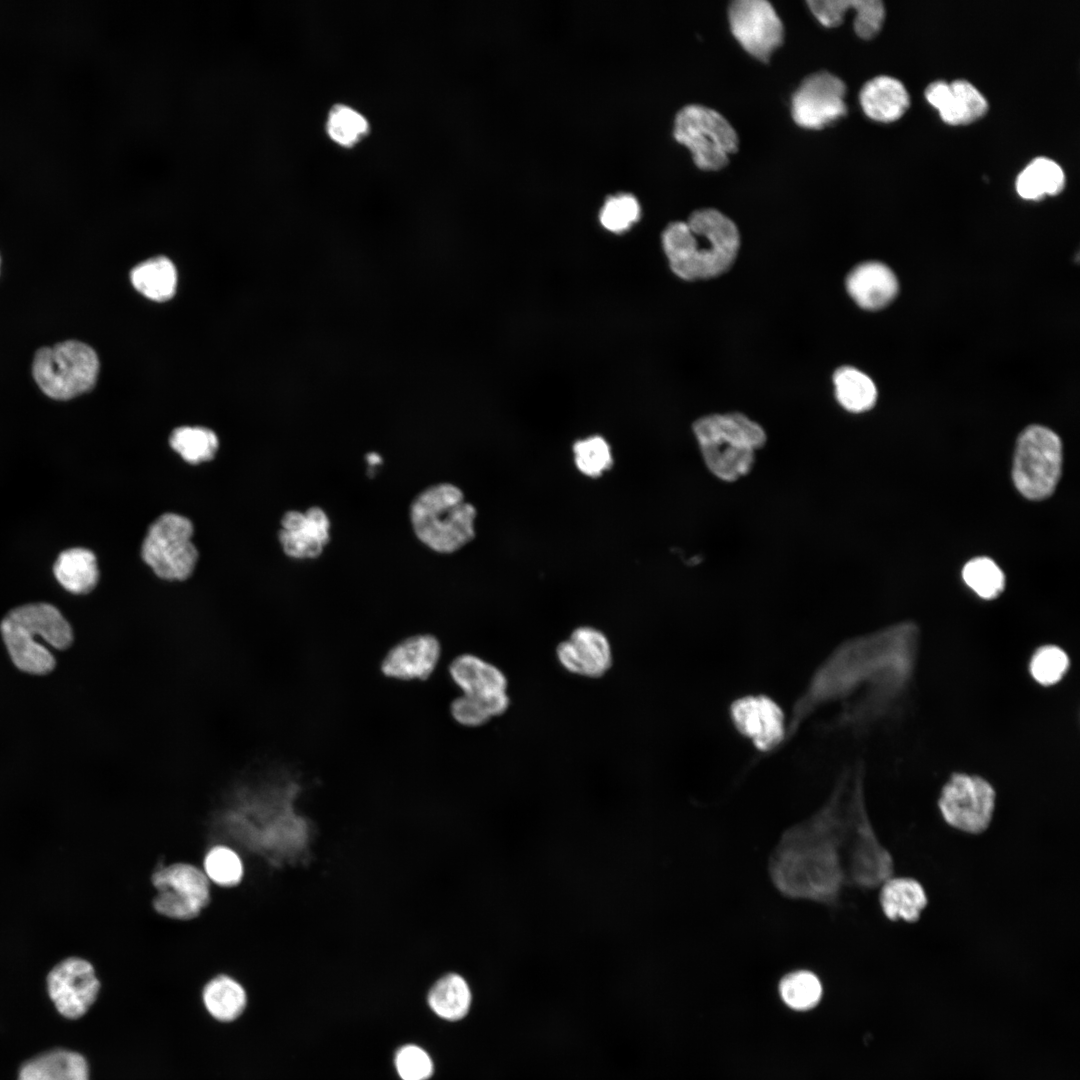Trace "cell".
Segmentation results:
<instances>
[{
    "mask_svg": "<svg viewBox=\"0 0 1080 1080\" xmlns=\"http://www.w3.org/2000/svg\"><path fill=\"white\" fill-rule=\"evenodd\" d=\"M783 837L772 874L791 897L833 900L843 883L858 885L879 873L889 851L877 838L864 798V770L845 768L826 804Z\"/></svg>",
    "mask_w": 1080,
    "mask_h": 1080,
    "instance_id": "obj_1",
    "label": "cell"
},
{
    "mask_svg": "<svg viewBox=\"0 0 1080 1080\" xmlns=\"http://www.w3.org/2000/svg\"><path fill=\"white\" fill-rule=\"evenodd\" d=\"M919 630L897 623L848 639L817 666L788 717V741L814 715L834 707L831 727L858 728L884 715L908 687Z\"/></svg>",
    "mask_w": 1080,
    "mask_h": 1080,
    "instance_id": "obj_2",
    "label": "cell"
},
{
    "mask_svg": "<svg viewBox=\"0 0 1080 1080\" xmlns=\"http://www.w3.org/2000/svg\"><path fill=\"white\" fill-rule=\"evenodd\" d=\"M662 244L675 275L688 281L705 280L723 274L733 265L740 234L728 216L703 208L691 213L687 222L668 224Z\"/></svg>",
    "mask_w": 1080,
    "mask_h": 1080,
    "instance_id": "obj_3",
    "label": "cell"
},
{
    "mask_svg": "<svg viewBox=\"0 0 1080 1080\" xmlns=\"http://www.w3.org/2000/svg\"><path fill=\"white\" fill-rule=\"evenodd\" d=\"M1 635L14 665L23 672L42 675L55 667V659L45 644L66 649L73 631L58 608L36 602L10 610L0 624Z\"/></svg>",
    "mask_w": 1080,
    "mask_h": 1080,
    "instance_id": "obj_4",
    "label": "cell"
},
{
    "mask_svg": "<svg viewBox=\"0 0 1080 1080\" xmlns=\"http://www.w3.org/2000/svg\"><path fill=\"white\" fill-rule=\"evenodd\" d=\"M692 429L707 469L725 482L746 476L767 442L763 427L740 412L702 416Z\"/></svg>",
    "mask_w": 1080,
    "mask_h": 1080,
    "instance_id": "obj_5",
    "label": "cell"
},
{
    "mask_svg": "<svg viewBox=\"0 0 1080 1080\" xmlns=\"http://www.w3.org/2000/svg\"><path fill=\"white\" fill-rule=\"evenodd\" d=\"M475 507L447 482L424 488L411 501L409 518L415 536L431 550L450 554L475 537Z\"/></svg>",
    "mask_w": 1080,
    "mask_h": 1080,
    "instance_id": "obj_6",
    "label": "cell"
},
{
    "mask_svg": "<svg viewBox=\"0 0 1080 1080\" xmlns=\"http://www.w3.org/2000/svg\"><path fill=\"white\" fill-rule=\"evenodd\" d=\"M98 371L96 352L76 340L39 349L32 364L39 388L56 400H69L91 390Z\"/></svg>",
    "mask_w": 1080,
    "mask_h": 1080,
    "instance_id": "obj_7",
    "label": "cell"
},
{
    "mask_svg": "<svg viewBox=\"0 0 1080 1080\" xmlns=\"http://www.w3.org/2000/svg\"><path fill=\"white\" fill-rule=\"evenodd\" d=\"M1060 437L1042 425H1030L1018 436L1012 465V480L1025 498L1040 501L1050 497L1062 472Z\"/></svg>",
    "mask_w": 1080,
    "mask_h": 1080,
    "instance_id": "obj_8",
    "label": "cell"
},
{
    "mask_svg": "<svg viewBox=\"0 0 1080 1080\" xmlns=\"http://www.w3.org/2000/svg\"><path fill=\"white\" fill-rule=\"evenodd\" d=\"M673 135L689 149L695 165L705 171L726 166L739 144L736 131L725 117L698 104L686 105L677 112Z\"/></svg>",
    "mask_w": 1080,
    "mask_h": 1080,
    "instance_id": "obj_9",
    "label": "cell"
},
{
    "mask_svg": "<svg viewBox=\"0 0 1080 1080\" xmlns=\"http://www.w3.org/2000/svg\"><path fill=\"white\" fill-rule=\"evenodd\" d=\"M192 536L193 525L188 518L165 513L150 525L141 547L142 559L161 579L186 580L198 560Z\"/></svg>",
    "mask_w": 1080,
    "mask_h": 1080,
    "instance_id": "obj_10",
    "label": "cell"
},
{
    "mask_svg": "<svg viewBox=\"0 0 1080 1080\" xmlns=\"http://www.w3.org/2000/svg\"><path fill=\"white\" fill-rule=\"evenodd\" d=\"M156 890L154 911L171 920L197 918L211 899V882L203 870L193 864L176 862L156 869L151 875Z\"/></svg>",
    "mask_w": 1080,
    "mask_h": 1080,
    "instance_id": "obj_11",
    "label": "cell"
},
{
    "mask_svg": "<svg viewBox=\"0 0 1080 1080\" xmlns=\"http://www.w3.org/2000/svg\"><path fill=\"white\" fill-rule=\"evenodd\" d=\"M995 801V790L987 780L956 773L943 786L938 808L947 825L963 833L978 835L990 826Z\"/></svg>",
    "mask_w": 1080,
    "mask_h": 1080,
    "instance_id": "obj_12",
    "label": "cell"
},
{
    "mask_svg": "<svg viewBox=\"0 0 1080 1080\" xmlns=\"http://www.w3.org/2000/svg\"><path fill=\"white\" fill-rule=\"evenodd\" d=\"M728 716L735 730L760 753L775 752L788 742V718L770 696L748 694L734 699Z\"/></svg>",
    "mask_w": 1080,
    "mask_h": 1080,
    "instance_id": "obj_13",
    "label": "cell"
},
{
    "mask_svg": "<svg viewBox=\"0 0 1080 1080\" xmlns=\"http://www.w3.org/2000/svg\"><path fill=\"white\" fill-rule=\"evenodd\" d=\"M845 83L836 75L820 71L807 76L793 93L791 115L805 129H821L845 116Z\"/></svg>",
    "mask_w": 1080,
    "mask_h": 1080,
    "instance_id": "obj_14",
    "label": "cell"
},
{
    "mask_svg": "<svg viewBox=\"0 0 1080 1080\" xmlns=\"http://www.w3.org/2000/svg\"><path fill=\"white\" fill-rule=\"evenodd\" d=\"M101 989L94 965L85 958L70 956L57 963L47 975V990L55 1008L67 1019L85 1015Z\"/></svg>",
    "mask_w": 1080,
    "mask_h": 1080,
    "instance_id": "obj_15",
    "label": "cell"
},
{
    "mask_svg": "<svg viewBox=\"0 0 1080 1080\" xmlns=\"http://www.w3.org/2000/svg\"><path fill=\"white\" fill-rule=\"evenodd\" d=\"M728 20L735 39L760 61H768L783 42L782 21L766 0L733 1L728 8Z\"/></svg>",
    "mask_w": 1080,
    "mask_h": 1080,
    "instance_id": "obj_16",
    "label": "cell"
},
{
    "mask_svg": "<svg viewBox=\"0 0 1080 1080\" xmlns=\"http://www.w3.org/2000/svg\"><path fill=\"white\" fill-rule=\"evenodd\" d=\"M448 671L463 695L490 704L499 715L506 712L510 705L507 679L498 667L476 655L462 654L451 661Z\"/></svg>",
    "mask_w": 1080,
    "mask_h": 1080,
    "instance_id": "obj_17",
    "label": "cell"
},
{
    "mask_svg": "<svg viewBox=\"0 0 1080 1080\" xmlns=\"http://www.w3.org/2000/svg\"><path fill=\"white\" fill-rule=\"evenodd\" d=\"M330 520L318 506L305 512L288 511L281 519L279 541L284 553L295 559L319 557L330 540Z\"/></svg>",
    "mask_w": 1080,
    "mask_h": 1080,
    "instance_id": "obj_18",
    "label": "cell"
},
{
    "mask_svg": "<svg viewBox=\"0 0 1080 1080\" xmlns=\"http://www.w3.org/2000/svg\"><path fill=\"white\" fill-rule=\"evenodd\" d=\"M556 655L568 672L588 678L603 676L612 665L608 638L603 632L590 626L573 630L569 638L557 646Z\"/></svg>",
    "mask_w": 1080,
    "mask_h": 1080,
    "instance_id": "obj_19",
    "label": "cell"
},
{
    "mask_svg": "<svg viewBox=\"0 0 1080 1080\" xmlns=\"http://www.w3.org/2000/svg\"><path fill=\"white\" fill-rule=\"evenodd\" d=\"M440 657L441 645L434 635L416 634L390 648L380 669L384 676L395 680H426L436 669Z\"/></svg>",
    "mask_w": 1080,
    "mask_h": 1080,
    "instance_id": "obj_20",
    "label": "cell"
},
{
    "mask_svg": "<svg viewBox=\"0 0 1080 1080\" xmlns=\"http://www.w3.org/2000/svg\"><path fill=\"white\" fill-rule=\"evenodd\" d=\"M927 101L949 125H965L981 118L987 111L985 97L968 81H935L925 91Z\"/></svg>",
    "mask_w": 1080,
    "mask_h": 1080,
    "instance_id": "obj_21",
    "label": "cell"
},
{
    "mask_svg": "<svg viewBox=\"0 0 1080 1080\" xmlns=\"http://www.w3.org/2000/svg\"><path fill=\"white\" fill-rule=\"evenodd\" d=\"M845 285L854 302L868 311H877L889 305L899 290L894 272L879 261H865L853 267Z\"/></svg>",
    "mask_w": 1080,
    "mask_h": 1080,
    "instance_id": "obj_22",
    "label": "cell"
},
{
    "mask_svg": "<svg viewBox=\"0 0 1080 1080\" xmlns=\"http://www.w3.org/2000/svg\"><path fill=\"white\" fill-rule=\"evenodd\" d=\"M880 886L879 902L888 920L914 923L920 919L928 905V896L918 880L891 876Z\"/></svg>",
    "mask_w": 1080,
    "mask_h": 1080,
    "instance_id": "obj_23",
    "label": "cell"
},
{
    "mask_svg": "<svg viewBox=\"0 0 1080 1080\" xmlns=\"http://www.w3.org/2000/svg\"><path fill=\"white\" fill-rule=\"evenodd\" d=\"M864 113L872 120L893 122L909 107V95L904 85L890 76H878L864 84L859 94Z\"/></svg>",
    "mask_w": 1080,
    "mask_h": 1080,
    "instance_id": "obj_24",
    "label": "cell"
},
{
    "mask_svg": "<svg viewBox=\"0 0 1080 1080\" xmlns=\"http://www.w3.org/2000/svg\"><path fill=\"white\" fill-rule=\"evenodd\" d=\"M18 1080H89V1066L78 1052L54 1049L25 1062Z\"/></svg>",
    "mask_w": 1080,
    "mask_h": 1080,
    "instance_id": "obj_25",
    "label": "cell"
},
{
    "mask_svg": "<svg viewBox=\"0 0 1080 1080\" xmlns=\"http://www.w3.org/2000/svg\"><path fill=\"white\" fill-rule=\"evenodd\" d=\"M201 1000L210 1016L219 1022L229 1023L245 1011L248 994L244 985L236 978L219 973L202 986Z\"/></svg>",
    "mask_w": 1080,
    "mask_h": 1080,
    "instance_id": "obj_26",
    "label": "cell"
},
{
    "mask_svg": "<svg viewBox=\"0 0 1080 1080\" xmlns=\"http://www.w3.org/2000/svg\"><path fill=\"white\" fill-rule=\"evenodd\" d=\"M58 583L73 594H88L97 585L99 570L94 553L75 547L62 551L53 565Z\"/></svg>",
    "mask_w": 1080,
    "mask_h": 1080,
    "instance_id": "obj_27",
    "label": "cell"
},
{
    "mask_svg": "<svg viewBox=\"0 0 1080 1080\" xmlns=\"http://www.w3.org/2000/svg\"><path fill=\"white\" fill-rule=\"evenodd\" d=\"M427 999L430 1008L439 1017L457 1021L467 1015L472 1002V993L467 981L461 975L449 973L433 984Z\"/></svg>",
    "mask_w": 1080,
    "mask_h": 1080,
    "instance_id": "obj_28",
    "label": "cell"
},
{
    "mask_svg": "<svg viewBox=\"0 0 1080 1080\" xmlns=\"http://www.w3.org/2000/svg\"><path fill=\"white\" fill-rule=\"evenodd\" d=\"M833 383L838 403L848 412H866L877 401V388L873 380L855 367H839L833 374Z\"/></svg>",
    "mask_w": 1080,
    "mask_h": 1080,
    "instance_id": "obj_29",
    "label": "cell"
},
{
    "mask_svg": "<svg viewBox=\"0 0 1080 1080\" xmlns=\"http://www.w3.org/2000/svg\"><path fill=\"white\" fill-rule=\"evenodd\" d=\"M131 282L136 290L154 301L170 299L176 290L177 273L173 263L164 256L146 260L133 268Z\"/></svg>",
    "mask_w": 1080,
    "mask_h": 1080,
    "instance_id": "obj_30",
    "label": "cell"
},
{
    "mask_svg": "<svg viewBox=\"0 0 1080 1080\" xmlns=\"http://www.w3.org/2000/svg\"><path fill=\"white\" fill-rule=\"evenodd\" d=\"M1065 185L1061 167L1051 159L1039 157L1027 165L1018 175L1016 190L1026 200H1039L1045 195L1059 194Z\"/></svg>",
    "mask_w": 1080,
    "mask_h": 1080,
    "instance_id": "obj_31",
    "label": "cell"
},
{
    "mask_svg": "<svg viewBox=\"0 0 1080 1080\" xmlns=\"http://www.w3.org/2000/svg\"><path fill=\"white\" fill-rule=\"evenodd\" d=\"M201 869L211 884L222 888L235 887L244 877V862L241 855L225 844H216L207 850Z\"/></svg>",
    "mask_w": 1080,
    "mask_h": 1080,
    "instance_id": "obj_32",
    "label": "cell"
},
{
    "mask_svg": "<svg viewBox=\"0 0 1080 1080\" xmlns=\"http://www.w3.org/2000/svg\"><path fill=\"white\" fill-rule=\"evenodd\" d=\"M169 443L173 450L191 464L213 459L219 445L212 430L190 426L176 428L169 438Z\"/></svg>",
    "mask_w": 1080,
    "mask_h": 1080,
    "instance_id": "obj_33",
    "label": "cell"
},
{
    "mask_svg": "<svg viewBox=\"0 0 1080 1080\" xmlns=\"http://www.w3.org/2000/svg\"><path fill=\"white\" fill-rule=\"evenodd\" d=\"M783 1002L794 1010H808L817 1005L822 996L818 977L808 970H797L785 975L779 983Z\"/></svg>",
    "mask_w": 1080,
    "mask_h": 1080,
    "instance_id": "obj_34",
    "label": "cell"
},
{
    "mask_svg": "<svg viewBox=\"0 0 1080 1080\" xmlns=\"http://www.w3.org/2000/svg\"><path fill=\"white\" fill-rule=\"evenodd\" d=\"M962 577L979 597L987 600L998 597L1005 587V575L1001 568L985 556L969 560L963 567Z\"/></svg>",
    "mask_w": 1080,
    "mask_h": 1080,
    "instance_id": "obj_35",
    "label": "cell"
},
{
    "mask_svg": "<svg viewBox=\"0 0 1080 1080\" xmlns=\"http://www.w3.org/2000/svg\"><path fill=\"white\" fill-rule=\"evenodd\" d=\"M641 208L637 198L626 192L609 196L599 213L604 228L614 233L628 230L640 217Z\"/></svg>",
    "mask_w": 1080,
    "mask_h": 1080,
    "instance_id": "obj_36",
    "label": "cell"
},
{
    "mask_svg": "<svg viewBox=\"0 0 1080 1080\" xmlns=\"http://www.w3.org/2000/svg\"><path fill=\"white\" fill-rule=\"evenodd\" d=\"M368 128L366 118L348 106L335 105L330 110L327 120V132L340 145L351 146L355 144L367 133Z\"/></svg>",
    "mask_w": 1080,
    "mask_h": 1080,
    "instance_id": "obj_37",
    "label": "cell"
},
{
    "mask_svg": "<svg viewBox=\"0 0 1080 1080\" xmlns=\"http://www.w3.org/2000/svg\"><path fill=\"white\" fill-rule=\"evenodd\" d=\"M577 468L589 477H598L612 465L608 443L600 436L577 441L573 447Z\"/></svg>",
    "mask_w": 1080,
    "mask_h": 1080,
    "instance_id": "obj_38",
    "label": "cell"
},
{
    "mask_svg": "<svg viewBox=\"0 0 1080 1080\" xmlns=\"http://www.w3.org/2000/svg\"><path fill=\"white\" fill-rule=\"evenodd\" d=\"M1069 667L1067 654L1059 647L1046 645L1039 648L1030 661V673L1034 680L1044 686L1057 683Z\"/></svg>",
    "mask_w": 1080,
    "mask_h": 1080,
    "instance_id": "obj_39",
    "label": "cell"
},
{
    "mask_svg": "<svg viewBox=\"0 0 1080 1080\" xmlns=\"http://www.w3.org/2000/svg\"><path fill=\"white\" fill-rule=\"evenodd\" d=\"M449 710L452 718L465 727H479L499 716L490 704L463 694L451 702Z\"/></svg>",
    "mask_w": 1080,
    "mask_h": 1080,
    "instance_id": "obj_40",
    "label": "cell"
},
{
    "mask_svg": "<svg viewBox=\"0 0 1080 1080\" xmlns=\"http://www.w3.org/2000/svg\"><path fill=\"white\" fill-rule=\"evenodd\" d=\"M395 1065L402 1080H426L433 1073L429 1055L415 1045L400 1048L396 1054Z\"/></svg>",
    "mask_w": 1080,
    "mask_h": 1080,
    "instance_id": "obj_41",
    "label": "cell"
},
{
    "mask_svg": "<svg viewBox=\"0 0 1080 1080\" xmlns=\"http://www.w3.org/2000/svg\"><path fill=\"white\" fill-rule=\"evenodd\" d=\"M855 10L853 22L855 33L862 39L874 37L881 29L885 10L879 0H852Z\"/></svg>",
    "mask_w": 1080,
    "mask_h": 1080,
    "instance_id": "obj_42",
    "label": "cell"
},
{
    "mask_svg": "<svg viewBox=\"0 0 1080 1080\" xmlns=\"http://www.w3.org/2000/svg\"><path fill=\"white\" fill-rule=\"evenodd\" d=\"M807 4L822 25L833 28L843 22L845 13L851 9L852 0H811Z\"/></svg>",
    "mask_w": 1080,
    "mask_h": 1080,
    "instance_id": "obj_43",
    "label": "cell"
}]
</instances>
